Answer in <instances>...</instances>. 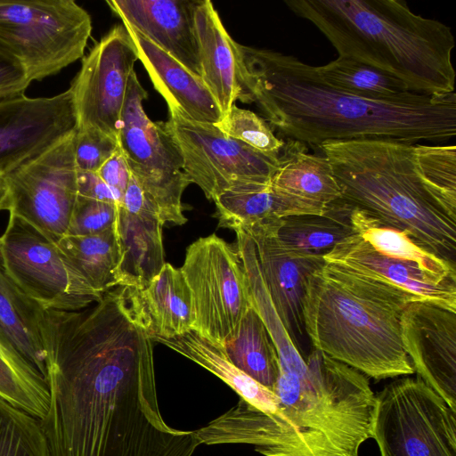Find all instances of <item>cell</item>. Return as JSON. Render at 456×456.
<instances>
[{
    "label": "cell",
    "instance_id": "1",
    "mask_svg": "<svg viewBox=\"0 0 456 456\" xmlns=\"http://www.w3.org/2000/svg\"><path fill=\"white\" fill-rule=\"evenodd\" d=\"M42 335L49 456H192L195 432L160 413L150 322L130 289L77 311L45 310Z\"/></svg>",
    "mask_w": 456,
    "mask_h": 456
},
{
    "label": "cell",
    "instance_id": "2",
    "mask_svg": "<svg viewBox=\"0 0 456 456\" xmlns=\"http://www.w3.org/2000/svg\"><path fill=\"white\" fill-rule=\"evenodd\" d=\"M242 96L287 139L382 140L414 145L456 135V95L411 94L394 100L360 97L325 84L315 66L295 56L238 43Z\"/></svg>",
    "mask_w": 456,
    "mask_h": 456
},
{
    "label": "cell",
    "instance_id": "3",
    "mask_svg": "<svg viewBox=\"0 0 456 456\" xmlns=\"http://www.w3.org/2000/svg\"><path fill=\"white\" fill-rule=\"evenodd\" d=\"M265 414L244 400L197 429L205 444H248L265 456H358L372 437L377 398L357 370L314 348L305 362L282 367Z\"/></svg>",
    "mask_w": 456,
    "mask_h": 456
},
{
    "label": "cell",
    "instance_id": "4",
    "mask_svg": "<svg viewBox=\"0 0 456 456\" xmlns=\"http://www.w3.org/2000/svg\"><path fill=\"white\" fill-rule=\"evenodd\" d=\"M296 15L312 22L338 57L375 67L425 95L454 93L452 29L413 13L400 0H289Z\"/></svg>",
    "mask_w": 456,
    "mask_h": 456
},
{
    "label": "cell",
    "instance_id": "5",
    "mask_svg": "<svg viewBox=\"0 0 456 456\" xmlns=\"http://www.w3.org/2000/svg\"><path fill=\"white\" fill-rule=\"evenodd\" d=\"M417 299L380 278L326 262L308 277L305 330L314 348L374 379L414 373L401 316Z\"/></svg>",
    "mask_w": 456,
    "mask_h": 456
},
{
    "label": "cell",
    "instance_id": "6",
    "mask_svg": "<svg viewBox=\"0 0 456 456\" xmlns=\"http://www.w3.org/2000/svg\"><path fill=\"white\" fill-rule=\"evenodd\" d=\"M319 147L331 164L341 200L456 265V209L422 182L412 144L362 139L329 141Z\"/></svg>",
    "mask_w": 456,
    "mask_h": 456
},
{
    "label": "cell",
    "instance_id": "7",
    "mask_svg": "<svg viewBox=\"0 0 456 456\" xmlns=\"http://www.w3.org/2000/svg\"><path fill=\"white\" fill-rule=\"evenodd\" d=\"M91 32L89 13L73 0H0V45L32 82L82 58Z\"/></svg>",
    "mask_w": 456,
    "mask_h": 456
},
{
    "label": "cell",
    "instance_id": "8",
    "mask_svg": "<svg viewBox=\"0 0 456 456\" xmlns=\"http://www.w3.org/2000/svg\"><path fill=\"white\" fill-rule=\"evenodd\" d=\"M376 398L380 456H456V411L419 377L395 379Z\"/></svg>",
    "mask_w": 456,
    "mask_h": 456
},
{
    "label": "cell",
    "instance_id": "9",
    "mask_svg": "<svg viewBox=\"0 0 456 456\" xmlns=\"http://www.w3.org/2000/svg\"><path fill=\"white\" fill-rule=\"evenodd\" d=\"M0 266L22 292L45 310H81L98 302L103 295L74 269L57 244L10 213L0 236Z\"/></svg>",
    "mask_w": 456,
    "mask_h": 456
},
{
    "label": "cell",
    "instance_id": "10",
    "mask_svg": "<svg viewBox=\"0 0 456 456\" xmlns=\"http://www.w3.org/2000/svg\"><path fill=\"white\" fill-rule=\"evenodd\" d=\"M180 270L191 293L192 330L223 346L252 306L236 248L216 234L199 238L187 248Z\"/></svg>",
    "mask_w": 456,
    "mask_h": 456
},
{
    "label": "cell",
    "instance_id": "11",
    "mask_svg": "<svg viewBox=\"0 0 456 456\" xmlns=\"http://www.w3.org/2000/svg\"><path fill=\"white\" fill-rule=\"evenodd\" d=\"M183 158V171L207 199L229 191L268 186L278 159L224 134L216 124L200 123L169 110L167 122Z\"/></svg>",
    "mask_w": 456,
    "mask_h": 456
},
{
    "label": "cell",
    "instance_id": "12",
    "mask_svg": "<svg viewBox=\"0 0 456 456\" xmlns=\"http://www.w3.org/2000/svg\"><path fill=\"white\" fill-rule=\"evenodd\" d=\"M75 132L4 176L11 192L9 213L55 244L69 233L78 196Z\"/></svg>",
    "mask_w": 456,
    "mask_h": 456
},
{
    "label": "cell",
    "instance_id": "13",
    "mask_svg": "<svg viewBox=\"0 0 456 456\" xmlns=\"http://www.w3.org/2000/svg\"><path fill=\"white\" fill-rule=\"evenodd\" d=\"M137 60L123 24L114 26L94 45L69 87L77 129L94 128L118 139L128 80Z\"/></svg>",
    "mask_w": 456,
    "mask_h": 456
},
{
    "label": "cell",
    "instance_id": "14",
    "mask_svg": "<svg viewBox=\"0 0 456 456\" xmlns=\"http://www.w3.org/2000/svg\"><path fill=\"white\" fill-rule=\"evenodd\" d=\"M77 130L70 89L52 97L0 102V176H6Z\"/></svg>",
    "mask_w": 456,
    "mask_h": 456
},
{
    "label": "cell",
    "instance_id": "15",
    "mask_svg": "<svg viewBox=\"0 0 456 456\" xmlns=\"http://www.w3.org/2000/svg\"><path fill=\"white\" fill-rule=\"evenodd\" d=\"M400 322L403 348L414 371L456 411V310L413 300Z\"/></svg>",
    "mask_w": 456,
    "mask_h": 456
},
{
    "label": "cell",
    "instance_id": "16",
    "mask_svg": "<svg viewBox=\"0 0 456 456\" xmlns=\"http://www.w3.org/2000/svg\"><path fill=\"white\" fill-rule=\"evenodd\" d=\"M248 235L255 243L261 274L273 305L293 344L302 354L303 343L307 337L303 318L306 281L325 260L322 256L289 252L273 236L260 229Z\"/></svg>",
    "mask_w": 456,
    "mask_h": 456
},
{
    "label": "cell",
    "instance_id": "17",
    "mask_svg": "<svg viewBox=\"0 0 456 456\" xmlns=\"http://www.w3.org/2000/svg\"><path fill=\"white\" fill-rule=\"evenodd\" d=\"M197 0H110V8L192 74L201 77L193 12Z\"/></svg>",
    "mask_w": 456,
    "mask_h": 456
},
{
    "label": "cell",
    "instance_id": "18",
    "mask_svg": "<svg viewBox=\"0 0 456 456\" xmlns=\"http://www.w3.org/2000/svg\"><path fill=\"white\" fill-rule=\"evenodd\" d=\"M147 91L134 71L129 77L118 136L132 174L183 171V158L167 122H153L142 102Z\"/></svg>",
    "mask_w": 456,
    "mask_h": 456
},
{
    "label": "cell",
    "instance_id": "19",
    "mask_svg": "<svg viewBox=\"0 0 456 456\" xmlns=\"http://www.w3.org/2000/svg\"><path fill=\"white\" fill-rule=\"evenodd\" d=\"M123 25L136 48L138 60L169 110H175L183 117L200 123L221 121L223 113L201 77L192 74L138 30Z\"/></svg>",
    "mask_w": 456,
    "mask_h": 456
},
{
    "label": "cell",
    "instance_id": "20",
    "mask_svg": "<svg viewBox=\"0 0 456 456\" xmlns=\"http://www.w3.org/2000/svg\"><path fill=\"white\" fill-rule=\"evenodd\" d=\"M326 262L340 264L380 278L411 293L417 299L429 300L456 310V285L443 283L418 265L376 250L358 233L338 244L323 256Z\"/></svg>",
    "mask_w": 456,
    "mask_h": 456
},
{
    "label": "cell",
    "instance_id": "21",
    "mask_svg": "<svg viewBox=\"0 0 456 456\" xmlns=\"http://www.w3.org/2000/svg\"><path fill=\"white\" fill-rule=\"evenodd\" d=\"M193 20L201 79L225 116L242 96L238 43L226 31L210 1L197 0Z\"/></svg>",
    "mask_w": 456,
    "mask_h": 456
},
{
    "label": "cell",
    "instance_id": "22",
    "mask_svg": "<svg viewBox=\"0 0 456 456\" xmlns=\"http://www.w3.org/2000/svg\"><path fill=\"white\" fill-rule=\"evenodd\" d=\"M270 187L303 204L312 215H322L341 199L330 160L307 152L303 142L287 139L278 157Z\"/></svg>",
    "mask_w": 456,
    "mask_h": 456
},
{
    "label": "cell",
    "instance_id": "23",
    "mask_svg": "<svg viewBox=\"0 0 456 456\" xmlns=\"http://www.w3.org/2000/svg\"><path fill=\"white\" fill-rule=\"evenodd\" d=\"M162 226L156 209L131 214L118 207V286L142 290L159 273L165 265Z\"/></svg>",
    "mask_w": 456,
    "mask_h": 456
},
{
    "label": "cell",
    "instance_id": "24",
    "mask_svg": "<svg viewBox=\"0 0 456 456\" xmlns=\"http://www.w3.org/2000/svg\"><path fill=\"white\" fill-rule=\"evenodd\" d=\"M350 210L351 206L339 200L325 214L286 216L260 230L273 236L289 252L324 256L344 239L355 233L349 218Z\"/></svg>",
    "mask_w": 456,
    "mask_h": 456
},
{
    "label": "cell",
    "instance_id": "25",
    "mask_svg": "<svg viewBox=\"0 0 456 456\" xmlns=\"http://www.w3.org/2000/svg\"><path fill=\"white\" fill-rule=\"evenodd\" d=\"M151 339L162 343L216 375L251 407L266 414L276 411L277 396L273 391L233 365L222 346L203 338L193 330L173 338L151 336Z\"/></svg>",
    "mask_w": 456,
    "mask_h": 456
},
{
    "label": "cell",
    "instance_id": "26",
    "mask_svg": "<svg viewBox=\"0 0 456 456\" xmlns=\"http://www.w3.org/2000/svg\"><path fill=\"white\" fill-rule=\"evenodd\" d=\"M138 293L151 336L173 338L192 330L191 293L180 269L165 263L159 273Z\"/></svg>",
    "mask_w": 456,
    "mask_h": 456
},
{
    "label": "cell",
    "instance_id": "27",
    "mask_svg": "<svg viewBox=\"0 0 456 456\" xmlns=\"http://www.w3.org/2000/svg\"><path fill=\"white\" fill-rule=\"evenodd\" d=\"M44 310L0 266V330L46 380V353L42 335Z\"/></svg>",
    "mask_w": 456,
    "mask_h": 456
},
{
    "label": "cell",
    "instance_id": "28",
    "mask_svg": "<svg viewBox=\"0 0 456 456\" xmlns=\"http://www.w3.org/2000/svg\"><path fill=\"white\" fill-rule=\"evenodd\" d=\"M219 227L249 233L290 215H312L300 202L280 194L270 185L225 191L213 200Z\"/></svg>",
    "mask_w": 456,
    "mask_h": 456
},
{
    "label": "cell",
    "instance_id": "29",
    "mask_svg": "<svg viewBox=\"0 0 456 456\" xmlns=\"http://www.w3.org/2000/svg\"><path fill=\"white\" fill-rule=\"evenodd\" d=\"M349 218L354 232L379 252L414 263L440 282L456 285V265L418 246L405 232L380 223L355 207L351 206Z\"/></svg>",
    "mask_w": 456,
    "mask_h": 456
},
{
    "label": "cell",
    "instance_id": "30",
    "mask_svg": "<svg viewBox=\"0 0 456 456\" xmlns=\"http://www.w3.org/2000/svg\"><path fill=\"white\" fill-rule=\"evenodd\" d=\"M222 347L233 365L273 391L280 373L279 355L253 305L243 316L234 336Z\"/></svg>",
    "mask_w": 456,
    "mask_h": 456
},
{
    "label": "cell",
    "instance_id": "31",
    "mask_svg": "<svg viewBox=\"0 0 456 456\" xmlns=\"http://www.w3.org/2000/svg\"><path fill=\"white\" fill-rule=\"evenodd\" d=\"M0 399L44 420L49 411L50 391L45 378L0 330Z\"/></svg>",
    "mask_w": 456,
    "mask_h": 456
},
{
    "label": "cell",
    "instance_id": "32",
    "mask_svg": "<svg viewBox=\"0 0 456 456\" xmlns=\"http://www.w3.org/2000/svg\"><path fill=\"white\" fill-rule=\"evenodd\" d=\"M57 246L74 269L97 291L103 294L118 286L119 248L115 226L98 234L66 235Z\"/></svg>",
    "mask_w": 456,
    "mask_h": 456
},
{
    "label": "cell",
    "instance_id": "33",
    "mask_svg": "<svg viewBox=\"0 0 456 456\" xmlns=\"http://www.w3.org/2000/svg\"><path fill=\"white\" fill-rule=\"evenodd\" d=\"M315 68L328 86L360 97L394 101L412 94L398 78L351 58L338 57Z\"/></svg>",
    "mask_w": 456,
    "mask_h": 456
},
{
    "label": "cell",
    "instance_id": "34",
    "mask_svg": "<svg viewBox=\"0 0 456 456\" xmlns=\"http://www.w3.org/2000/svg\"><path fill=\"white\" fill-rule=\"evenodd\" d=\"M416 170L426 186L444 203L456 209V147L413 145Z\"/></svg>",
    "mask_w": 456,
    "mask_h": 456
},
{
    "label": "cell",
    "instance_id": "35",
    "mask_svg": "<svg viewBox=\"0 0 456 456\" xmlns=\"http://www.w3.org/2000/svg\"><path fill=\"white\" fill-rule=\"evenodd\" d=\"M0 456H49L40 422L2 399Z\"/></svg>",
    "mask_w": 456,
    "mask_h": 456
},
{
    "label": "cell",
    "instance_id": "36",
    "mask_svg": "<svg viewBox=\"0 0 456 456\" xmlns=\"http://www.w3.org/2000/svg\"><path fill=\"white\" fill-rule=\"evenodd\" d=\"M216 125L226 135L275 159H278L284 146L285 142L273 134L272 128L262 118L235 104Z\"/></svg>",
    "mask_w": 456,
    "mask_h": 456
},
{
    "label": "cell",
    "instance_id": "37",
    "mask_svg": "<svg viewBox=\"0 0 456 456\" xmlns=\"http://www.w3.org/2000/svg\"><path fill=\"white\" fill-rule=\"evenodd\" d=\"M118 147V139L98 129H77L74 135L77 169L97 172Z\"/></svg>",
    "mask_w": 456,
    "mask_h": 456
},
{
    "label": "cell",
    "instance_id": "38",
    "mask_svg": "<svg viewBox=\"0 0 456 456\" xmlns=\"http://www.w3.org/2000/svg\"><path fill=\"white\" fill-rule=\"evenodd\" d=\"M117 205L77 196L68 235L98 234L113 229Z\"/></svg>",
    "mask_w": 456,
    "mask_h": 456
},
{
    "label": "cell",
    "instance_id": "39",
    "mask_svg": "<svg viewBox=\"0 0 456 456\" xmlns=\"http://www.w3.org/2000/svg\"><path fill=\"white\" fill-rule=\"evenodd\" d=\"M31 83L23 65L0 45V102L24 94Z\"/></svg>",
    "mask_w": 456,
    "mask_h": 456
},
{
    "label": "cell",
    "instance_id": "40",
    "mask_svg": "<svg viewBox=\"0 0 456 456\" xmlns=\"http://www.w3.org/2000/svg\"><path fill=\"white\" fill-rule=\"evenodd\" d=\"M78 196L120 206L123 195L110 188L96 172L78 171Z\"/></svg>",
    "mask_w": 456,
    "mask_h": 456
},
{
    "label": "cell",
    "instance_id": "41",
    "mask_svg": "<svg viewBox=\"0 0 456 456\" xmlns=\"http://www.w3.org/2000/svg\"><path fill=\"white\" fill-rule=\"evenodd\" d=\"M96 173L110 188L124 194L131 178V172L120 147Z\"/></svg>",
    "mask_w": 456,
    "mask_h": 456
},
{
    "label": "cell",
    "instance_id": "42",
    "mask_svg": "<svg viewBox=\"0 0 456 456\" xmlns=\"http://www.w3.org/2000/svg\"><path fill=\"white\" fill-rule=\"evenodd\" d=\"M12 205L10 188L5 177L0 176V211L10 210Z\"/></svg>",
    "mask_w": 456,
    "mask_h": 456
}]
</instances>
